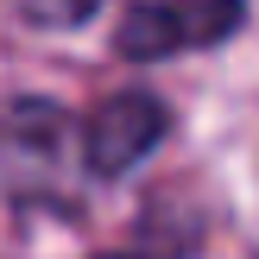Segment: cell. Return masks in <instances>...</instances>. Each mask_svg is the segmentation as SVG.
Returning a JSON list of instances; mask_svg holds the SVG:
<instances>
[{"instance_id": "obj_1", "label": "cell", "mask_w": 259, "mask_h": 259, "mask_svg": "<svg viewBox=\"0 0 259 259\" xmlns=\"http://www.w3.org/2000/svg\"><path fill=\"white\" fill-rule=\"evenodd\" d=\"M240 19H247V0H139L114 32V51L126 63H158L234 38Z\"/></svg>"}, {"instance_id": "obj_2", "label": "cell", "mask_w": 259, "mask_h": 259, "mask_svg": "<svg viewBox=\"0 0 259 259\" xmlns=\"http://www.w3.org/2000/svg\"><path fill=\"white\" fill-rule=\"evenodd\" d=\"M164 133H171V108H164L152 89H120V95H108L89 114L82 164L95 177H126L139 158H152V152L164 146Z\"/></svg>"}, {"instance_id": "obj_3", "label": "cell", "mask_w": 259, "mask_h": 259, "mask_svg": "<svg viewBox=\"0 0 259 259\" xmlns=\"http://www.w3.org/2000/svg\"><path fill=\"white\" fill-rule=\"evenodd\" d=\"M101 0H19V19L25 25H45V32H70V25L95 19Z\"/></svg>"}, {"instance_id": "obj_4", "label": "cell", "mask_w": 259, "mask_h": 259, "mask_svg": "<svg viewBox=\"0 0 259 259\" xmlns=\"http://www.w3.org/2000/svg\"><path fill=\"white\" fill-rule=\"evenodd\" d=\"M95 259H139V253H95Z\"/></svg>"}]
</instances>
